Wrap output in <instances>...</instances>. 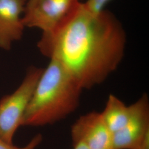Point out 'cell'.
Segmentation results:
<instances>
[{
    "label": "cell",
    "instance_id": "1",
    "mask_svg": "<svg viewBox=\"0 0 149 149\" xmlns=\"http://www.w3.org/2000/svg\"><path fill=\"white\" fill-rule=\"evenodd\" d=\"M126 42L122 25L112 13L92 14L81 2L61 27L43 34L38 47L44 56L59 62L83 90H89L117 69Z\"/></svg>",
    "mask_w": 149,
    "mask_h": 149
},
{
    "label": "cell",
    "instance_id": "2",
    "mask_svg": "<svg viewBox=\"0 0 149 149\" xmlns=\"http://www.w3.org/2000/svg\"><path fill=\"white\" fill-rule=\"evenodd\" d=\"M83 90L59 62L50 59L38 81L22 125L44 126L66 118L78 108Z\"/></svg>",
    "mask_w": 149,
    "mask_h": 149
},
{
    "label": "cell",
    "instance_id": "3",
    "mask_svg": "<svg viewBox=\"0 0 149 149\" xmlns=\"http://www.w3.org/2000/svg\"><path fill=\"white\" fill-rule=\"evenodd\" d=\"M43 69L31 67L21 85L12 94L0 101V139L13 144L16 130L22 124L27 109Z\"/></svg>",
    "mask_w": 149,
    "mask_h": 149
},
{
    "label": "cell",
    "instance_id": "4",
    "mask_svg": "<svg viewBox=\"0 0 149 149\" xmlns=\"http://www.w3.org/2000/svg\"><path fill=\"white\" fill-rule=\"evenodd\" d=\"M81 0H37L24 11V27L38 28L43 34L56 31L68 21L79 8Z\"/></svg>",
    "mask_w": 149,
    "mask_h": 149
},
{
    "label": "cell",
    "instance_id": "5",
    "mask_svg": "<svg viewBox=\"0 0 149 149\" xmlns=\"http://www.w3.org/2000/svg\"><path fill=\"white\" fill-rule=\"evenodd\" d=\"M130 107V116L126 124L112 134L113 149H140L149 138V102L147 95H143Z\"/></svg>",
    "mask_w": 149,
    "mask_h": 149
},
{
    "label": "cell",
    "instance_id": "6",
    "mask_svg": "<svg viewBox=\"0 0 149 149\" xmlns=\"http://www.w3.org/2000/svg\"><path fill=\"white\" fill-rule=\"evenodd\" d=\"M72 144L81 143L88 149H113L112 133L101 112L88 113L79 118L71 129Z\"/></svg>",
    "mask_w": 149,
    "mask_h": 149
},
{
    "label": "cell",
    "instance_id": "7",
    "mask_svg": "<svg viewBox=\"0 0 149 149\" xmlns=\"http://www.w3.org/2000/svg\"><path fill=\"white\" fill-rule=\"evenodd\" d=\"M27 0H0V48L9 50L21 39L24 26L21 17Z\"/></svg>",
    "mask_w": 149,
    "mask_h": 149
},
{
    "label": "cell",
    "instance_id": "8",
    "mask_svg": "<svg viewBox=\"0 0 149 149\" xmlns=\"http://www.w3.org/2000/svg\"><path fill=\"white\" fill-rule=\"evenodd\" d=\"M107 127L112 134L121 129L130 117L131 107L113 95H110L105 107L101 112Z\"/></svg>",
    "mask_w": 149,
    "mask_h": 149
},
{
    "label": "cell",
    "instance_id": "9",
    "mask_svg": "<svg viewBox=\"0 0 149 149\" xmlns=\"http://www.w3.org/2000/svg\"><path fill=\"white\" fill-rule=\"evenodd\" d=\"M41 134L36 135L26 146L23 148H18L14 146L13 144H9L0 139V149H35L42 141Z\"/></svg>",
    "mask_w": 149,
    "mask_h": 149
},
{
    "label": "cell",
    "instance_id": "10",
    "mask_svg": "<svg viewBox=\"0 0 149 149\" xmlns=\"http://www.w3.org/2000/svg\"><path fill=\"white\" fill-rule=\"evenodd\" d=\"M111 0H87L82 3L87 11L92 14H98L104 10L105 6Z\"/></svg>",
    "mask_w": 149,
    "mask_h": 149
},
{
    "label": "cell",
    "instance_id": "11",
    "mask_svg": "<svg viewBox=\"0 0 149 149\" xmlns=\"http://www.w3.org/2000/svg\"><path fill=\"white\" fill-rule=\"evenodd\" d=\"M73 149H88L85 144L81 143H77L76 144H72Z\"/></svg>",
    "mask_w": 149,
    "mask_h": 149
},
{
    "label": "cell",
    "instance_id": "12",
    "mask_svg": "<svg viewBox=\"0 0 149 149\" xmlns=\"http://www.w3.org/2000/svg\"><path fill=\"white\" fill-rule=\"evenodd\" d=\"M37 1V0H27V4L26 6L25 10L31 8L32 6L34 4V3Z\"/></svg>",
    "mask_w": 149,
    "mask_h": 149
},
{
    "label": "cell",
    "instance_id": "13",
    "mask_svg": "<svg viewBox=\"0 0 149 149\" xmlns=\"http://www.w3.org/2000/svg\"><path fill=\"white\" fill-rule=\"evenodd\" d=\"M141 149H149V140H147L144 143Z\"/></svg>",
    "mask_w": 149,
    "mask_h": 149
}]
</instances>
